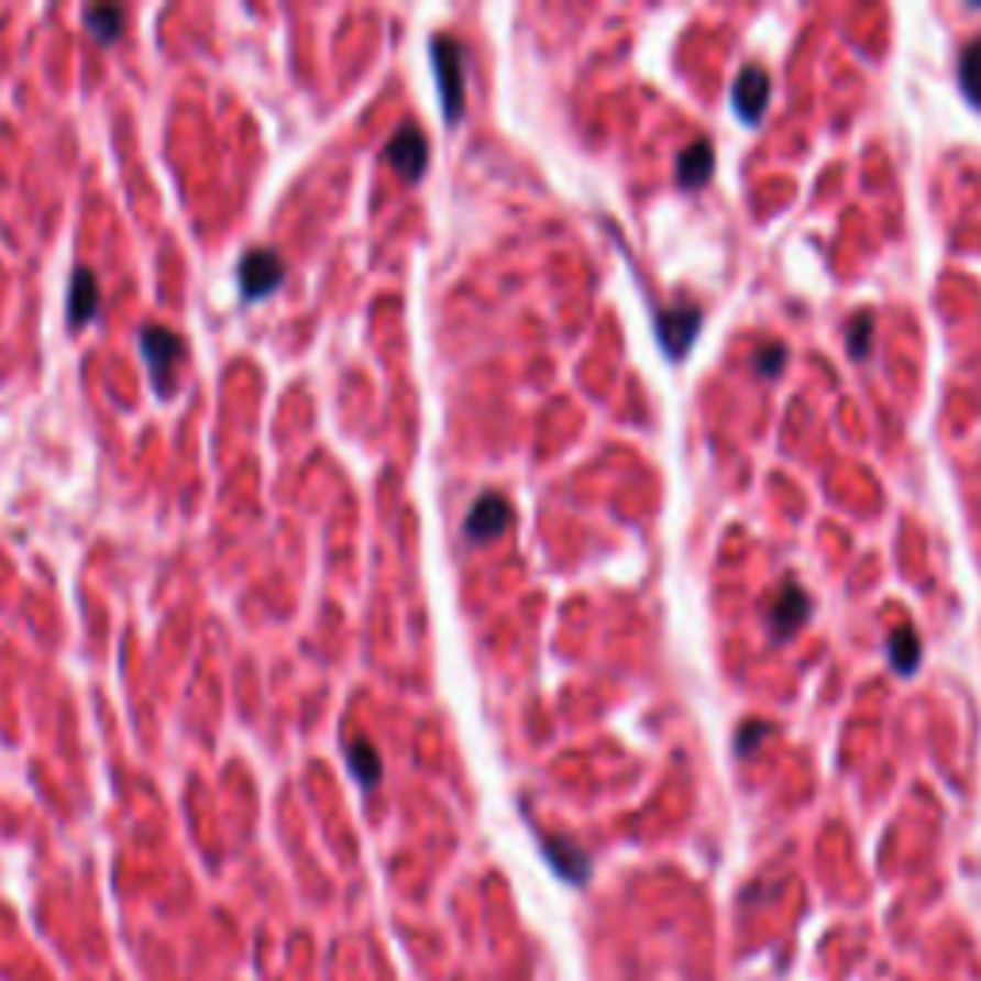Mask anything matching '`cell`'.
<instances>
[{
  "mask_svg": "<svg viewBox=\"0 0 981 981\" xmlns=\"http://www.w3.org/2000/svg\"><path fill=\"white\" fill-rule=\"evenodd\" d=\"M350 767H353V774L361 779V786H376L379 756H376V748H372L368 740H353L350 743Z\"/></svg>",
  "mask_w": 981,
  "mask_h": 981,
  "instance_id": "4fadbf2b",
  "label": "cell"
},
{
  "mask_svg": "<svg viewBox=\"0 0 981 981\" xmlns=\"http://www.w3.org/2000/svg\"><path fill=\"white\" fill-rule=\"evenodd\" d=\"M284 280V261L276 250H268V245H261V250H250L242 257L239 265V284H242V296L245 299H257V296H268V291L276 288V284Z\"/></svg>",
  "mask_w": 981,
  "mask_h": 981,
  "instance_id": "3957f363",
  "label": "cell"
},
{
  "mask_svg": "<svg viewBox=\"0 0 981 981\" xmlns=\"http://www.w3.org/2000/svg\"><path fill=\"white\" fill-rule=\"evenodd\" d=\"M959 81H962V92H967L974 104H981V38H974V43L962 51Z\"/></svg>",
  "mask_w": 981,
  "mask_h": 981,
  "instance_id": "5bb4252c",
  "label": "cell"
},
{
  "mask_svg": "<svg viewBox=\"0 0 981 981\" xmlns=\"http://www.w3.org/2000/svg\"><path fill=\"white\" fill-rule=\"evenodd\" d=\"M142 357H146V365H150L157 395H169L173 387H177L173 372H177V365L185 361V342H180V334H173L169 327H154V322L142 327Z\"/></svg>",
  "mask_w": 981,
  "mask_h": 981,
  "instance_id": "7a4b0ae2",
  "label": "cell"
},
{
  "mask_svg": "<svg viewBox=\"0 0 981 981\" xmlns=\"http://www.w3.org/2000/svg\"><path fill=\"white\" fill-rule=\"evenodd\" d=\"M384 157L395 165V169H399V177H407V180L422 177L426 162H430V142H426L422 126H415V123L399 126V131H395V139L387 142Z\"/></svg>",
  "mask_w": 981,
  "mask_h": 981,
  "instance_id": "5b68a950",
  "label": "cell"
},
{
  "mask_svg": "<svg viewBox=\"0 0 981 981\" xmlns=\"http://www.w3.org/2000/svg\"><path fill=\"white\" fill-rule=\"evenodd\" d=\"M714 173V142L698 139L686 146V154L679 157V185L683 188H698L702 180Z\"/></svg>",
  "mask_w": 981,
  "mask_h": 981,
  "instance_id": "8fae6325",
  "label": "cell"
},
{
  "mask_svg": "<svg viewBox=\"0 0 981 981\" xmlns=\"http://www.w3.org/2000/svg\"><path fill=\"white\" fill-rule=\"evenodd\" d=\"M767 97H771V77L763 74L759 66H743L740 77H736V89H732V108L743 123L756 126L759 115L767 112Z\"/></svg>",
  "mask_w": 981,
  "mask_h": 981,
  "instance_id": "52a82bcc",
  "label": "cell"
},
{
  "mask_svg": "<svg viewBox=\"0 0 981 981\" xmlns=\"http://www.w3.org/2000/svg\"><path fill=\"white\" fill-rule=\"evenodd\" d=\"M430 58H433V74H438L445 115L456 123L464 115V46L453 35H438L430 43Z\"/></svg>",
  "mask_w": 981,
  "mask_h": 981,
  "instance_id": "6da1fadb",
  "label": "cell"
},
{
  "mask_svg": "<svg viewBox=\"0 0 981 981\" xmlns=\"http://www.w3.org/2000/svg\"><path fill=\"white\" fill-rule=\"evenodd\" d=\"M767 732V725L763 721H751V725H743V732H740V743H736V751H740V756H748L751 748H756L759 743V736Z\"/></svg>",
  "mask_w": 981,
  "mask_h": 981,
  "instance_id": "ac0fdd59",
  "label": "cell"
},
{
  "mask_svg": "<svg viewBox=\"0 0 981 981\" xmlns=\"http://www.w3.org/2000/svg\"><path fill=\"white\" fill-rule=\"evenodd\" d=\"M890 660L901 675H913L916 663H921V637L913 632V625H897L890 632Z\"/></svg>",
  "mask_w": 981,
  "mask_h": 981,
  "instance_id": "7c38bea8",
  "label": "cell"
},
{
  "mask_svg": "<svg viewBox=\"0 0 981 981\" xmlns=\"http://www.w3.org/2000/svg\"><path fill=\"white\" fill-rule=\"evenodd\" d=\"M813 603L809 595L802 591V583L786 580L779 591H774L771 606H767V617H771V629H774V640H786L790 632H797L805 625V617H809Z\"/></svg>",
  "mask_w": 981,
  "mask_h": 981,
  "instance_id": "277c9868",
  "label": "cell"
},
{
  "mask_svg": "<svg viewBox=\"0 0 981 981\" xmlns=\"http://www.w3.org/2000/svg\"><path fill=\"white\" fill-rule=\"evenodd\" d=\"M506 521H510V503H506L503 495H484L469 510V537H476V541H495V537L506 529Z\"/></svg>",
  "mask_w": 981,
  "mask_h": 981,
  "instance_id": "9c48e42d",
  "label": "cell"
},
{
  "mask_svg": "<svg viewBox=\"0 0 981 981\" xmlns=\"http://www.w3.org/2000/svg\"><path fill=\"white\" fill-rule=\"evenodd\" d=\"M100 304V288H97V276L92 268H74V280H69V322L74 327H85V322L97 315Z\"/></svg>",
  "mask_w": 981,
  "mask_h": 981,
  "instance_id": "30bf717a",
  "label": "cell"
},
{
  "mask_svg": "<svg viewBox=\"0 0 981 981\" xmlns=\"http://www.w3.org/2000/svg\"><path fill=\"white\" fill-rule=\"evenodd\" d=\"M702 327V311L698 307H668V311L655 315V330H660V342L668 350V357H686V350L694 345Z\"/></svg>",
  "mask_w": 981,
  "mask_h": 981,
  "instance_id": "8992f818",
  "label": "cell"
},
{
  "mask_svg": "<svg viewBox=\"0 0 981 981\" xmlns=\"http://www.w3.org/2000/svg\"><path fill=\"white\" fill-rule=\"evenodd\" d=\"M870 327H874V315L870 311H862L848 327V353L856 361H867V353H870Z\"/></svg>",
  "mask_w": 981,
  "mask_h": 981,
  "instance_id": "2e32d148",
  "label": "cell"
},
{
  "mask_svg": "<svg viewBox=\"0 0 981 981\" xmlns=\"http://www.w3.org/2000/svg\"><path fill=\"white\" fill-rule=\"evenodd\" d=\"M782 361H786V350H782V345H767V350L756 353V368L763 372V376H774Z\"/></svg>",
  "mask_w": 981,
  "mask_h": 981,
  "instance_id": "e0dca14e",
  "label": "cell"
},
{
  "mask_svg": "<svg viewBox=\"0 0 981 981\" xmlns=\"http://www.w3.org/2000/svg\"><path fill=\"white\" fill-rule=\"evenodd\" d=\"M85 23H89L100 38H115V35H120V27H123V8L92 4V8H85Z\"/></svg>",
  "mask_w": 981,
  "mask_h": 981,
  "instance_id": "9a60e30c",
  "label": "cell"
},
{
  "mask_svg": "<svg viewBox=\"0 0 981 981\" xmlns=\"http://www.w3.org/2000/svg\"><path fill=\"white\" fill-rule=\"evenodd\" d=\"M541 848H544V859L552 862V870H556L560 878H567V882L583 885L591 878V859L583 848H575L572 840H560V836H541Z\"/></svg>",
  "mask_w": 981,
  "mask_h": 981,
  "instance_id": "ba28073f",
  "label": "cell"
}]
</instances>
